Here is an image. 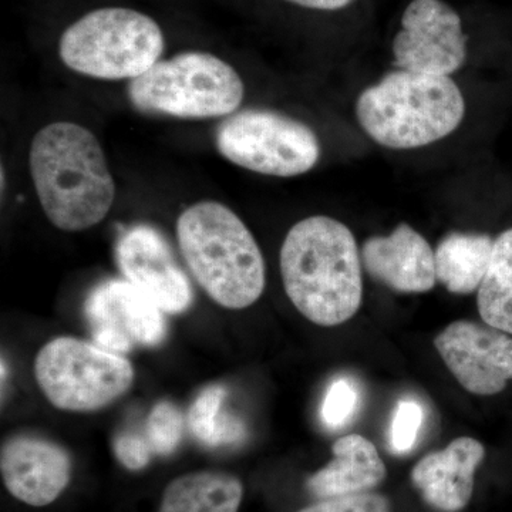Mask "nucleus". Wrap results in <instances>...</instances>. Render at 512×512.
<instances>
[{
	"instance_id": "a878e982",
	"label": "nucleus",
	"mask_w": 512,
	"mask_h": 512,
	"mask_svg": "<svg viewBox=\"0 0 512 512\" xmlns=\"http://www.w3.org/2000/svg\"><path fill=\"white\" fill-rule=\"evenodd\" d=\"M286 2L305 9L336 12V10L348 8L355 0H286Z\"/></svg>"
},
{
	"instance_id": "1a4fd4ad",
	"label": "nucleus",
	"mask_w": 512,
	"mask_h": 512,
	"mask_svg": "<svg viewBox=\"0 0 512 512\" xmlns=\"http://www.w3.org/2000/svg\"><path fill=\"white\" fill-rule=\"evenodd\" d=\"M400 22L392 45L397 69L451 77L466 63L463 20L444 0H412Z\"/></svg>"
},
{
	"instance_id": "423d86ee",
	"label": "nucleus",
	"mask_w": 512,
	"mask_h": 512,
	"mask_svg": "<svg viewBox=\"0 0 512 512\" xmlns=\"http://www.w3.org/2000/svg\"><path fill=\"white\" fill-rule=\"evenodd\" d=\"M244 96V82L237 70L207 52H184L160 60L128 84V100L134 109L181 120L231 116Z\"/></svg>"
},
{
	"instance_id": "a211bd4d",
	"label": "nucleus",
	"mask_w": 512,
	"mask_h": 512,
	"mask_svg": "<svg viewBox=\"0 0 512 512\" xmlns=\"http://www.w3.org/2000/svg\"><path fill=\"white\" fill-rule=\"evenodd\" d=\"M244 485L221 471H197L165 488L158 512H238Z\"/></svg>"
},
{
	"instance_id": "6e6552de",
	"label": "nucleus",
	"mask_w": 512,
	"mask_h": 512,
	"mask_svg": "<svg viewBox=\"0 0 512 512\" xmlns=\"http://www.w3.org/2000/svg\"><path fill=\"white\" fill-rule=\"evenodd\" d=\"M215 143L229 163L271 177L309 173L320 158L315 131L274 110L247 109L231 114L218 127Z\"/></svg>"
},
{
	"instance_id": "6ab92c4d",
	"label": "nucleus",
	"mask_w": 512,
	"mask_h": 512,
	"mask_svg": "<svg viewBox=\"0 0 512 512\" xmlns=\"http://www.w3.org/2000/svg\"><path fill=\"white\" fill-rule=\"evenodd\" d=\"M477 305L485 325L512 335V228L495 238Z\"/></svg>"
},
{
	"instance_id": "dca6fc26",
	"label": "nucleus",
	"mask_w": 512,
	"mask_h": 512,
	"mask_svg": "<svg viewBox=\"0 0 512 512\" xmlns=\"http://www.w3.org/2000/svg\"><path fill=\"white\" fill-rule=\"evenodd\" d=\"M333 460L308 481L315 497L335 498L367 493L386 478L379 451L372 441L360 434L340 437L332 446Z\"/></svg>"
},
{
	"instance_id": "7ed1b4c3",
	"label": "nucleus",
	"mask_w": 512,
	"mask_h": 512,
	"mask_svg": "<svg viewBox=\"0 0 512 512\" xmlns=\"http://www.w3.org/2000/svg\"><path fill=\"white\" fill-rule=\"evenodd\" d=\"M177 238L188 269L212 301L241 311L261 298L264 256L247 225L227 205H191L178 218Z\"/></svg>"
},
{
	"instance_id": "20e7f679",
	"label": "nucleus",
	"mask_w": 512,
	"mask_h": 512,
	"mask_svg": "<svg viewBox=\"0 0 512 512\" xmlns=\"http://www.w3.org/2000/svg\"><path fill=\"white\" fill-rule=\"evenodd\" d=\"M466 116V100L451 77L396 69L356 101L363 131L379 146L414 150L453 134Z\"/></svg>"
},
{
	"instance_id": "39448f33",
	"label": "nucleus",
	"mask_w": 512,
	"mask_h": 512,
	"mask_svg": "<svg viewBox=\"0 0 512 512\" xmlns=\"http://www.w3.org/2000/svg\"><path fill=\"white\" fill-rule=\"evenodd\" d=\"M163 29L138 10L100 8L73 22L60 36L64 66L99 80H134L160 62Z\"/></svg>"
},
{
	"instance_id": "f3484780",
	"label": "nucleus",
	"mask_w": 512,
	"mask_h": 512,
	"mask_svg": "<svg viewBox=\"0 0 512 512\" xmlns=\"http://www.w3.org/2000/svg\"><path fill=\"white\" fill-rule=\"evenodd\" d=\"M495 238L481 232H450L434 249L437 282L454 295H471L483 284Z\"/></svg>"
},
{
	"instance_id": "ddd939ff",
	"label": "nucleus",
	"mask_w": 512,
	"mask_h": 512,
	"mask_svg": "<svg viewBox=\"0 0 512 512\" xmlns=\"http://www.w3.org/2000/svg\"><path fill=\"white\" fill-rule=\"evenodd\" d=\"M3 484L16 500L46 507L66 490L72 477V460L64 448L32 436L6 441L0 453Z\"/></svg>"
},
{
	"instance_id": "5701e85b",
	"label": "nucleus",
	"mask_w": 512,
	"mask_h": 512,
	"mask_svg": "<svg viewBox=\"0 0 512 512\" xmlns=\"http://www.w3.org/2000/svg\"><path fill=\"white\" fill-rule=\"evenodd\" d=\"M423 421L424 410L419 402L402 399L397 403L390 430V446L394 453L407 454L416 446Z\"/></svg>"
},
{
	"instance_id": "f257e3e1",
	"label": "nucleus",
	"mask_w": 512,
	"mask_h": 512,
	"mask_svg": "<svg viewBox=\"0 0 512 512\" xmlns=\"http://www.w3.org/2000/svg\"><path fill=\"white\" fill-rule=\"evenodd\" d=\"M289 301L325 328L348 322L363 301L362 261L348 225L313 215L293 225L279 255Z\"/></svg>"
},
{
	"instance_id": "4be33fe9",
	"label": "nucleus",
	"mask_w": 512,
	"mask_h": 512,
	"mask_svg": "<svg viewBox=\"0 0 512 512\" xmlns=\"http://www.w3.org/2000/svg\"><path fill=\"white\" fill-rule=\"evenodd\" d=\"M360 393L356 384L346 377H340L330 384L322 404L323 423L329 429L346 426L357 412Z\"/></svg>"
},
{
	"instance_id": "2eb2a0df",
	"label": "nucleus",
	"mask_w": 512,
	"mask_h": 512,
	"mask_svg": "<svg viewBox=\"0 0 512 512\" xmlns=\"http://www.w3.org/2000/svg\"><path fill=\"white\" fill-rule=\"evenodd\" d=\"M484 457L480 441L458 437L444 450L421 458L412 471L414 487L436 510L461 511L473 497L474 476Z\"/></svg>"
},
{
	"instance_id": "4468645a",
	"label": "nucleus",
	"mask_w": 512,
	"mask_h": 512,
	"mask_svg": "<svg viewBox=\"0 0 512 512\" xmlns=\"http://www.w3.org/2000/svg\"><path fill=\"white\" fill-rule=\"evenodd\" d=\"M360 255L367 274L392 291L424 293L437 284L434 249L406 222L386 237L367 238Z\"/></svg>"
},
{
	"instance_id": "f03ea898",
	"label": "nucleus",
	"mask_w": 512,
	"mask_h": 512,
	"mask_svg": "<svg viewBox=\"0 0 512 512\" xmlns=\"http://www.w3.org/2000/svg\"><path fill=\"white\" fill-rule=\"evenodd\" d=\"M29 168L40 207L62 231L96 227L113 207L116 183L89 128L70 121L47 124L30 144Z\"/></svg>"
},
{
	"instance_id": "b1692460",
	"label": "nucleus",
	"mask_w": 512,
	"mask_h": 512,
	"mask_svg": "<svg viewBox=\"0 0 512 512\" xmlns=\"http://www.w3.org/2000/svg\"><path fill=\"white\" fill-rule=\"evenodd\" d=\"M298 512H390V504L383 495L362 493L328 498Z\"/></svg>"
},
{
	"instance_id": "412c9836",
	"label": "nucleus",
	"mask_w": 512,
	"mask_h": 512,
	"mask_svg": "<svg viewBox=\"0 0 512 512\" xmlns=\"http://www.w3.org/2000/svg\"><path fill=\"white\" fill-rule=\"evenodd\" d=\"M184 417L171 402H158L147 417L146 439L158 456H170L183 439Z\"/></svg>"
},
{
	"instance_id": "9b49d317",
	"label": "nucleus",
	"mask_w": 512,
	"mask_h": 512,
	"mask_svg": "<svg viewBox=\"0 0 512 512\" xmlns=\"http://www.w3.org/2000/svg\"><path fill=\"white\" fill-rule=\"evenodd\" d=\"M434 346L467 392L494 396L512 380V338L503 330L456 320L437 335Z\"/></svg>"
},
{
	"instance_id": "9d476101",
	"label": "nucleus",
	"mask_w": 512,
	"mask_h": 512,
	"mask_svg": "<svg viewBox=\"0 0 512 512\" xmlns=\"http://www.w3.org/2000/svg\"><path fill=\"white\" fill-rule=\"evenodd\" d=\"M94 343L114 353L160 345L167 333L164 312L127 279L101 282L84 303Z\"/></svg>"
},
{
	"instance_id": "0eeeda50",
	"label": "nucleus",
	"mask_w": 512,
	"mask_h": 512,
	"mask_svg": "<svg viewBox=\"0 0 512 512\" xmlns=\"http://www.w3.org/2000/svg\"><path fill=\"white\" fill-rule=\"evenodd\" d=\"M35 377L56 409L92 413L116 403L131 389L134 369L119 353L62 336L50 340L37 353Z\"/></svg>"
},
{
	"instance_id": "393cba45",
	"label": "nucleus",
	"mask_w": 512,
	"mask_h": 512,
	"mask_svg": "<svg viewBox=\"0 0 512 512\" xmlns=\"http://www.w3.org/2000/svg\"><path fill=\"white\" fill-rule=\"evenodd\" d=\"M114 451L121 464L128 470H143L153 457V448L146 437L124 433L114 441Z\"/></svg>"
},
{
	"instance_id": "aec40b11",
	"label": "nucleus",
	"mask_w": 512,
	"mask_h": 512,
	"mask_svg": "<svg viewBox=\"0 0 512 512\" xmlns=\"http://www.w3.org/2000/svg\"><path fill=\"white\" fill-rule=\"evenodd\" d=\"M225 403L227 389L221 384H212L198 394L188 410V429L205 446H232L244 439V424L228 412Z\"/></svg>"
},
{
	"instance_id": "f8f14e48",
	"label": "nucleus",
	"mask_w": 512,
	"mask_h": 512,
	"mask_svg": "<svg viewBox=\"0 0 512 512\" xmlns=\"http://www.w3.org/2000/svg\"><path fill=\"white\" fill-rule=\"evenodd\" d=\"M116 252L124 278L146 292L161 311L177 315L190 308L194 299L190 279L156 228L136 225L128 229Z\"/></svg>"
}]
</instances>
